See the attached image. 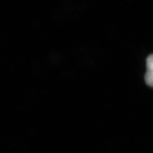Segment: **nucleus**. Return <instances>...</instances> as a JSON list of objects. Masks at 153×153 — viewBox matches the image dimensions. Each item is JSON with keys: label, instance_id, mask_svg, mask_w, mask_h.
<instances>
[{"label": "nucleus", "instance_id": "f257e3e1", "mask_svg": "<svg viewBox=\"0 0 153 153\" xmlns=\"http://www.w3.org/2000/svg\"><path fill=\"white\" fill-rule=\"evenodd\" d=\"M146 66L145 81L148 85L153 88V54L148 56L146 60Z\"/></svg>", "mask_w": 153, "mask_h": 153}]
</instances>
